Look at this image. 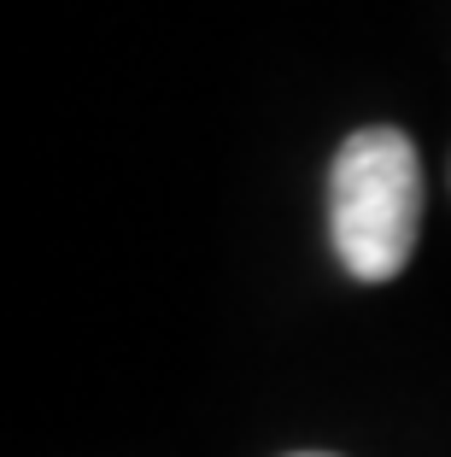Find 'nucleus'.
<instances>
[{
	"instance_id": "nucleus-1",
	"label": "nucleus",
	"mask_w": 451,
	"mask_h": 457,
	"mask_svg": "<svg viewBox=\"0 0 451 457\" xmlns=\"http://www.w3.org/2000/svg\"><path fill=\"white\" fill-rule=\"evenodd\" d=\"M334 253L358 282H393L422 228V164L398 129H352L329 170Z\"/></svg>"
},
{
	"instance_id": "nucleus-2",
	"label": "nucleus",
	"mask_w": 451,
	"mask_h": 457,
	"mask_svg": "<svg viewBox=\"0 0 451 457\" xmlns=\"http://www.w3.org/2000/svg\"><path fill=\"white\" fill-rule=\"evenodd\" d=\"M293 457H329V452H293Z\"/></svg>"
}]
</instances>
